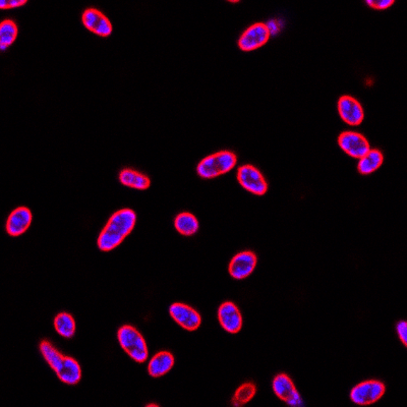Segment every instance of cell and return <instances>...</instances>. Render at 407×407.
<instances>
[{
	"label": "cell",
	"mask_w": 407,
	"mask_h": 407,
	"mask_svg": "<svg viewBox=\"0 0 407 407\" xmlns=\"http://www.w3.org/2000/svg\"><path fill=\"white\" fill-rule=\"evenodd\" d=\"M33 215L27 207H18L11 212L6 221V232L11 237H20L27 232L32 223Z\"/></svg>",
	"instance_id": "cell-15"
},
{
	"label": "cell",
	"mask_w": 407,
	"mask_h": 407,
	"mask_svg": "<svg viewBox=\"0 0 407 407\" xmlns=\"http://www.w3.org/2000/svg\"><path fill=\"white\" fill-rule=\"evenodd\" d=\"M384 162V155L379 149H371L359 158L357 170L362 175H369L377 171Z\"/></svg>",
	"instance_id": "cell-18"
},
{
	"label": "cell",
	"mask_w": 407,
	"mask_h": 407,
	"mask_svg": "<svg viewBox=\"0 0 407 407\" xmlns=\"http://www.w3.org/2000/svg\"><path fill=\"white\" fill-rule=\"evenodd\" d=\"M18 37V26L15 21L6 18L0 23V48L6 50L8 47L13 45Z\"/></svg>",
	"instance_id": "cell-21"
},
{
	"label": "cell",
	"mask_w": 407,
	"mask_h": 407,
	"mask_svg": "<svg viewBox=\"0 0 407 407\" xmlns=\"http://www.w3.org/2000/svg\"><path fill=\"white\" fill-rule=\"evenodd\" d=\"M173 366V355L168 352H161L152 357L148 366V371L151 377L159 378L170 371Z\"/></svg>",
	"instance_id": "cell-16"
},
{
	"label": "cell",
	"mask_w": 407,
	"mask_h": 407,
	"mask_svg": "<svg viewBox=\"0 0 407 407\" xmlns=\"http://www.w3.org/2000/svg\"><path fill=\"white\" fill-rule=\"evenodd\" d=\"M169 314L180 327L188 331H196L202 324V317L196 310L185 303H175L169 308Z\"/></svg>",
	"instance_id": "cell-11"
},
{
	"label": "cell",
	"mask_w": 407,
	"mask_h": 407,
	"mask_svg": "<svg viewBox=\"0 0 407 407\" xmlns=\"http://www.w3.org/2000/svg\"><path fill=\"white\" fill-rule=\"evenodd\" d=\"M256 393V387L254 383H244V384L239 386V389L235 391L232 399V406L234 407L244 406V404L249 403L255 397Z\"/></svg>",
	"instance_id": "cell-22"
},
{
	"label": "cell",
	"mask_w": 407,
	"mask_h": 407,
	"mask_svg": "<svg viewBox=\"0 0 407 407\" xmlns=\"http://www.w3.org/2000/svg\"><path fill=\"white\" fill-rule=\"evenodd\" d=\"M174 227L180 234L185 237H192L199 230V221L192 213L183 212L174 219Z\"/></svg>",
	"instance_id": "cell-19"
},
{
	"label": "cell",
	"mask_w": 407,
	"mask_h": 407,
	"mask_svg": "<svg viewBox=\"0 0 407 407\" xmlns=\"http://www.w3.org/2000/svg\"><path fill=\"white\" fill-rule=\"evenodd\" d=\"M386 386L378 380H369L359 383L350 391V399L357 406H371L384 396Z\"/></svg>",
	"instance_id": "cell-5"
},
{
	"label": "cell",
	"mask_w": 407,
	"mask_h": 407,
	"mask_svg": "<svg viewBox=\"0 0 407 407\" xmlns=\"http://www.w3.org/2000/svg\"><path fill=\"white\" fill-rule=\"evenodd\" d=\"M258 264V256L251 251H241L230 261L228 272L232 278L242 280L248 278L255 271Z\"/></svg>",
	"instance_id": "cell-10"
},
{
	"label": "cell",
	"mask_w": 407,
	"mask_h": 407,
	"mask_svg": "<svg viewBox=\"0 0 407 407\" xmlns=\"http://www.w3.org/2000/svg\"><path fill=\"white\" fill-rule=\"evenodd\" d=\"M39 348L47 364L55 371L61 382L67 385H76L81 381L82 369L76 359L61 354L47 340L42 341Z\"/></svg>",
	"instance_id": "cell-2"
},
{
	"label": "cell",
	"mask_w": 407,
	"mask_h": 407,
	"mask_svg": "<svg viewBox=\"0 0 407 407\" xmlns=\"http://www.w3.org/2000/svg\"><path fill=\"white\" fill-rule=\"evenodd\" d=\"M237 180L244 190L256 195L264 196L268 192V183L256 167L246 164L237 169Z\"/></svg>",
	"instance_id": "cell-6"
},
{
	"label": "cell",
	"mask_w": 407,
	"mask_h": 407,
	"mask_svg": "<svg viewBox=\"0 0 407 407\" xmlns=\"http://www.w3.org/2000/svg\"><path fill=\"white\" fill-rule=\"evenodd\" d=\"M82 22L87 30L100 37L110 36L114 30L109 18L97 9H85L82 15Z\"/></svg>",
	"instance_id": "cell-12"
},
{
	"label": "cell",
	"mask_w": 407,
	"mask_h": 407,
	"mask_svg": "<svg viewBox=\"0 0 407 407\" xmlns=\"http://www.w3.org/2000/svg\"><path fill=\"white\" fill-rule=\"evenodd\" d=\"M119 178L122 185L131 189L145 190L151 185V180L147 175L131 168L122 169Z\"/></svg>",
	"instance_id": "cell-17"
},
{
	"label": "cell",
	"mask_w": 407,
	"mask_h": 407,
	"mask_svg": "<svg viewBox=\"0 0 407 407\" xmlns=\"http://www.w3.org/2000/svg\"><path fill=\"white\" fill-rule=\"evenodd\" d=\"M54 328L60 336L70 340L76 333V322L72 315L60 313L54 319Z\"/></svg>",
	"instance_id": "cell-20"
},
{
	"label": "cell",
	"mask_w": 407,
	"mask_h": 407,
	"mask_svg": "<svg viewBox=\"0 0 407 407\" xmlns=\"http://www.w3.org/2000/svg\"><path fill=\"white\" fill-rule=\"evenodd\" d=\"M272 389L275 395L281 401L289 406L300 407L303 406L302 396L296 389L293 381L286 374H279L273 379Z\"/></svg>",
	"instance_id": "cell-8"
},
{
	"label": "cell",
	"mask_w": 407,
	"mask_h": 407,
	"mask_svg": "<svg viewBox=\"0 0 407 407\" xmlns=\"http://www.w3.org/2000/svg\"><path fill=\"white\" fill-rule=\"evenodd\" d=\"M338 112L341 119L345 124L352 126H357L362 124L364 119V108L361 103L352 96H342L338 100Z\"/></svg>",
	"instance_id": "cell-13"
},
{
	"label": "cell",
	"mask_w": 407,
	"mask_h": 407,
	"mask_svg": "<svg viewBox=\"0 0 407 407\" xmlns=\"http://www.w3.org/2000/svg\"><path fill=\"white\" fill-rule=\"evenodd\" d=\"M27 0H9V1L2 0L0 2V8L2 9L18 8V6H25V4H27Z\"/></svg>",
	"instance_id": "cell-25"
},
{
	"label": "cell",
	"mask_w": 407,
	"mask_h": 407,
	"mask_svg": "<svg viewBox=\"0 0 407 407\" xmlns=\"http://www.w3.org/2000/svg\"><path fill=\"white\" fill-rule=\"evenodd\" d=\"M397 334L402 344L407 347V324L406 321H400L396 326Z\"/></svg>",
	"instance_id": "cell-24"
},
{
	"label": "cell",
	"mask_w": 407,
	"mask_h": 407,
	"mask_svg": "<svg viewBox=\"0 0 407 407\" xmlns=\"http://www.w3.org/2000/svg\"><path fill=\"white\" fill-rule=\"evenodd\" d=\"M366 4L371 9H386L392 6L395 1L394 0H368Z\"/></svg>",
	"instance_id": "cell-23"
},
{
	"label": "cell",
	"mask_w": 407,
	"mask_h": 407,
	"mask_svg": "<svg viewBox=\"0 0 407 407\" xmlns=\"http://www.w3.org/2000/svg\"><path fill=\"white\" fill-rule=\"evenodd\" d=\"M218 320L222 328L230 334L239 333L244 325L241 310L232 302H225L220 305Z\"/></svg>",
	"instance_id": "cell-14"
},
{
	"label": "cell",
	"mask_w": 407,
	"mask_h": 407,
	"mask_svg": "<svg viewBox=\"0 0 407 407\" xmlns=\"http://www.w3.org/2000/svg\"><path fill=\"white\" fill-rule=\"evenodd\" d=\"M271 34L264 23L249 26L239 39V47L244 53L256 50L269 41Z\"/></svg>",
	"instance_id": "cell-7"
},
{
	"label": "cell",
	"mask_w": 407,
	"mask_h": 407,
	"mask_svg": "<svg viewBox=\"0 0 407 407\" xmlns=\"http://www.w3.org/2000/svg\"><path fill=\"white\" fill-rule=\"evenodd\" d=\"M117 340L122 349L136 362H145L148 359V347L142 334L135 327L122 326L117 332Z\"/></svg>",
	"instance_id": "cell-4"
},
{
	"label": "cell",
	"mask_w": 407,
	"mask_h": 407,
	"mask_svg": "<svg viewBox=\"0 0 407 407\" xmlns=\"http://www.w3.org/2000/svg\"><path fill=\"white\" fill-rule=\"evenodd\" d=\"M338 145L352 158L359 159L371 150L368 139L357 131H343L338 136Z\"/></svg>",
	"instance_id": "cell-9"
},
{
	"label": "cell",
	"mask_w": 407,
	"mask_h": 407,
	"mask_svg": "<svg viewBox=\"0 0 407 407\" xmlns=\"http://www.w3.org/2000/svg\"><path fill=\"white\" fill-rule=\"evenodd\" d=\"M136 222V213L131 209H121L115 212L99 234L97 241L99 249L102 251H110L117 248L133 232Z\"/></svg>",
	"instance_id": "cell-1"
},
{
	"label": "cell",
	"mask_w": 407,
	"mask_h": 407,
	"mask_svg": "<svg viewBox=\"0 0 407 407\" xmlns=\"http://www.w3.org/2000/svg\"><path fill=\"white\" fill-rule=\"evenodd\" d=\"M237 157L234 152L219 151L201 160L197 166V173L204 180H211L229 173L237 165Z\"/></svg>",
	"instance_id": "cell-3"
}]
</instances>
